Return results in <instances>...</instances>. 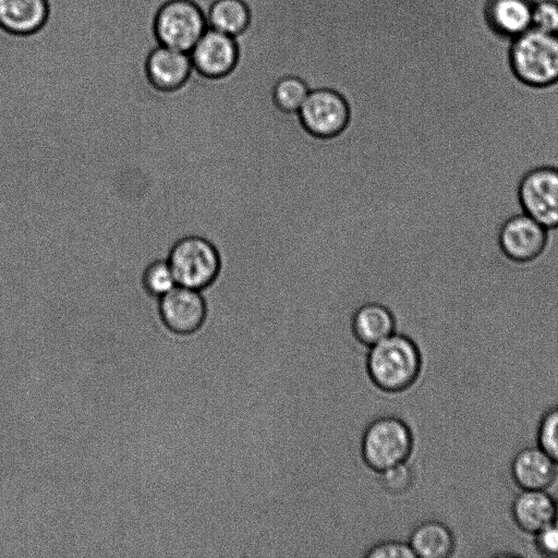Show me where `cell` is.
I'll list each match as a JSON object with an SVG mask.
<instances>
[{"label":"cell","mask_w":558,"mask_h":558,"mask_svg":"<svg viewBox=\"0 0 558 558\" xmlns=\"http://www.w3.org/2000/svg\"><path fill=\"white\" fill-rule=\"evenodd\" d=\"M508 63L513 77L526 87L558 84V35L531 27L510 40Z\"/></svg>","instance_id":"1"},{"label":"cell","mask_w":558,"mask_h":558,"mask_svg":"<svg viewBox=\"0 0 558 558\" xmlns=\"http://www.w3.org/2000/svg\"><path fill=\"white\" fill-rule=\"evenodd\" d=\"M421 354L409 337L393 332L368 348L366 366L376 387L387 392L409 388L421 372Z\"/></svg>","instance_id":"2"},{"label":"cell","mask_w":558,"mask_h":558,"mask_svg":"<svg viewBox=\"0 0 558 558\" xmlns=\"http://www.w3.org/2000/svg\"><path fill=\"white\" fill-rule=\"evenodd\" d=\"M167 259L179 286L202 292L215 282L221 267L217 247L203 234L178 240Z\"/></svg>","instance_id":"3"},{"label":"cell","mask_w":558,"mask_h":558,"mask_svg":"<svg viewBox=\"0 0 558 558\" xmlns=\"http://www.w3.org/2000/svg\"><path fill=\"white\" fill-rule=\"evenodd\" d=\"M413 438L409 426L396 416H380L365 428L361 452L375 472L405 462L412 451Z\"/></svg>","instance_id":"4"},{"label":"cell","mask_w":558,"mask_h":558,"mask_svg":"<svg viewBox=\"0 0 558 558\" xmlns=\"http://www.w3.org/2000/svg\"><path fill=\"white\" fill-rule=\"evenodd\" d=\"M517 199L522 213L550 231L558 229V167L529 169L518 182Z\"/></svg>","instance_id":"5"},{"label":"cell","mask_w":558,"mask_h":558,"mask_svg":"<svg viewBox=\"0 0 558 558\" xmlns=\"http://www.w3.org/2000/svg\"><path fill=\"white\" fill-rule=\"evenodd\" d=\"M207 27L204 12L192 0H169L155 19L159 45L185 52L191 51Z\"/></svg>","instance_id":"6"},{"label":"cell","mask_w":558,"mask_h":558,"mask_svg":"<svg viewBox=\"0 0 558 558\" xmlns=\"http://www.w3.org/2000/svg\"><path fill=\"white\" fill-rule=\"evenodd\" d=\"M549 232L539 222L520 211L500 225L497 244L502 256L519 266L538 260L549 244Z\"/></svg>","instance_id":"7"},{"label":"cell","mask_w":558,"mask_h":558,"mask_svg":"<svg viewBox=\"0 0 558 558\" xmlns=\"http://www.w3.org/2000/svg\"><path fill=\"white\" fill-rule=\"evenodd\" d=\"M298 113L303 126L319 137L340 133L349 119L347 101L330 88L311 89Z\"/></svg>","instance_id":"8"},{"label":"cell","mask_w":558,"mask_h":558,"mask_svg":"<svg viewBox=\"0 0 558 558\" xmlns=\"http://www.w3.org/2000/svg\"><path fill=\"white\" fill-rule=\"evenodd\" d=\"M208 307L202 291L177 286L159 299L165 326L179 335H192L203 328Z\"/></svg>","instance_id":"9"},{"label":"cell","mask_w":558,"mask_h":558,"mask_svg":"<svg viewBox=\"0 0 558 558\" xmlns=\"http://www.w3.org/2000/svg\"><path fill=\"white\" fill-rule=\"evenodd\" d=\"M189 53L198 74L218 78L234 68L238 45L235 37L207 27Z\"/></svg>","instance_id":"10"},{"label":"cell","mask_w":558,"mask_h":558,"mask_svg":"<svg viewBox=\"0 0 558 558\" xmlns=\"http://www.w3.org/2000/svg\"><path fill=\"white\" fill-rule=\"evenodd\" d=\"M513 483L520 489L547 490L558 476V464L539 447L520 449L510 463Z\"/></svg>","instance_id":"11"},{"label":"cell","mask_w":558,"mask_h":558,"mask_svg":"<svg viewBox=\"0 0 558 558\" xmlns=\"http://www.w3.org/2000/svg\"><path fill=\"white\" fill-rule=\"evenodd\" d=\"M192 71L189 52L162 45L155 47L146 60L147 77L150 84L161 92H173L182 87Z\"/></svg>","instance_id":"12"},{"label":"cell","mask_w":558,"mask_h":558,"mask_svg":"<svg viewBox=\"0 0 558 558\" xmlns=\"http://www.w3.org/2000/svg\"><path fill=\"white\" fill-rule=\"evenodd\" d=\"M534 0H486L483 15L497 36L513 39L532 27Z\"/></svg>","instance_id":"13"},{"label":"cell","mask_w":558,"mask_h":558,"mask_svg":"<svg viewBox=\"0 0 558 558\" xmlns=\"http://www.w3.org/2000/svg\"><path fill=\"white\" fill-rule=\"evenodd\" d=\"M510 514L520 531L534 535L555 522V498L547 490L520 489L512 499Z\"/></svg>","instance_id":"14"},{"label":"cell","mask_w":558,"mask_h":558,"mask_svg":"<svg viewBox=\"0 0 558 558\" xmlns=\"http://www.w3.org/2000/svg\"><path fill=\"white\" fill-rule=\"evenodd\" d=\"M408 542L415 558H448L457 550V536L451 526L437 519L416 524Z\"/></svg>","instance_id":"15"},{"label":"cell","mask_w":558,"mask_h":558,"mask_svg":"<svg viewBox=\"0 0 558 558\" xmlns=\"http://www.w3.org/2000/svg\"><path fill=\"white\" fill-rule=\"evenodd\" d=\"M47 0H0V28L13 35H28L46 22Z\"/></svg>","instance_id":"16"},{"label":"cell","mask_w":558,"mask_h":558,"mask_svg":"<svg viewBox=\"0 0 558 558\" xmlns=\"http://www.w3.org/2000/svg\"><path fill=\"white\" fill-rule=\"evenodd\" d=\"M352 330L356 340L369 348L395 332V319L384 305L367 303L354 313Z\"/></svg>","instance_id":"17"},{"label":"cell","mask_w":558,"mask_h":558,"mask_svg":"<svg viewBox=\"0 0 558 558\" xmlns=\"http://www.w3.org/2000/svg\"><path fill=\"white\" fill-rule=\"evenodd\" d=\"M205 17L209 28L236 37L250 23V10L243 0H214Z\"/></svg>","instance_id":"18"},{"label":"cell","mask_w":558,"mask_h":558,"mask_svg":"<svg viewBox=\"0 0 558 558\" xmlns=\"http://www.w3.org/2000/svg\"><path fill=\"white\" fill-rule=\"evenodd\" d=\"M303 80L287 75L277 81L272 96L276 106L284 112H298L310 93Z\"/></svg>","instance_id":"19"},{"label":"cell","mask_w":558,"mask_h":558,"mask_svg":"<svg viewBox=\"0 0 558 558\" xmlns=\"http://www.w3.org/2000/svg\"><path fill=\"white\" fill-rule=\"evenodd\" d=\"M142 286L147 294L159 299L177 287L168 259L150 262L143 271Z\"/></svg>","instance_id":"20"},{"label":"cell","mask_w":558,"mask_h":558,"mask_svg":"<svg viewBox=\"0 0 558 558\" xmlns=\"http://www.w3.org/2000/svg\"><path fill=\"white\" fill-rule=\"evenodd\" d=\"M379 484L390 500L396 497H400L408 493L414 483V473L411 466L405 462L399 463L391 468H388L381 472H378ZM389 514V507H388ZM388 532V524H387Z\"/></svg>","instance_id":"21"},{"label":"cell","mask_w":558,"mask_h":558,"mask_svg":"<svg viewBox=\"0 0 558 558\" xmlns=\"http://www.w3.org/2000/svg\"><path fill=\"white\" fill-rule=\"evenodd\" d=\"M536 442L558 464V404L542 414L536 428Z\"/></svg>","instance_id":"22"},{"label":"cell","mask_w":558,"mask_h":558,"mask_svg":"<svg viewBox=\"0 0 558 558\" xmlns=\"http://www.w3.org/2000/svg\"><path fill=\"white\" fill-rule=\"evenodd\" d=\"M532 27L558 35V0H534Z\"/></svg>","instance_id":"23"},{"label":"cell","mask_w":558,"mask_h":558,"mask_svg":"<svg viewBox=\"0 0 558 558\" xmlns=\"http://www.w3.org/2000/svg\"><path fill=\"white\" fill-rule=\"evenodd\" d=\"M364 558H415L408 541L385 539L373 545Z\"/></svg>","instance_id":"24"},{"label":"cell","mask_w":558,"mask_h":558,"mask_svg":"<svg viewBox=\"0 0 558 558\" xmlns=\"http://www.w3.org/2000/svg\"><path fill=\"white\" fill-rule=\"evenodd\" d=\"M536 551L545 557H558V523L553 522L534 534Z\"/></svg>","instance_id":"25"},{"label":"cell","mask_w":558,"mask_h":558,"mask_svg":"<svg viewBox=\"0 0 558 558\" xmlns=\"http://www.w3.org/2000/svg\"><path fill=\"white\" fill-rule=\"evenodd\" d=\"M555 506H556L555 522L558 523V496L555 498Z\"/></svg>","instance_id":"26"}]
</instances>
